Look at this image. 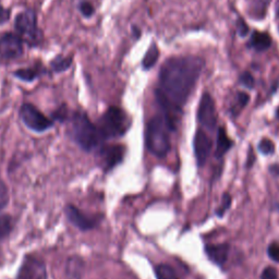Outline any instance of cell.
Here are the masks:
<instances>
[{
  "instance_id": "obj_1",
  "label": "cell",
  "mask_w": 279,
  "mask_h": 279,
  "mask_svg": "<svg viewBox=\"0 0 279 279\" xmlns=\"http://www.w3.org/2000/svg\"><path fill=\"white\" fill-rule=\"evenodd\" d=\"M203 69L204 60L198 56L171 57L160 67L155 97L173 131Z\"/></svg>"
},
{
  "instance_id": "obj_2",
  "label": "cell",
  "mask_w": 279,
  "mask_h": 279,
  "mask_svg": "<svg viewBox=\"0 0 279 279\" xmlns=\"http://www.w3.org/2000/svg\"><path fill=\"white\" fill-rule=\"evenodd\" d=\"M170 131H173L164 115L153 117L146 124L145 144L153 155L165 157L170 151Z\"/></svg>"
},
{
  "instance_id": "obj_3",
  "label": "cell",
  "mask_w": 279,
  "mask_h": 279,
  "mask_svg": "<svg viewBox=\"0 0 279 279\" xmlns=\"http://www.w3.org/2000/svg\"><path fill=\"white\" fill-rule=\"evenodd\" d=\"M71 135L82 150L91 152L95 150L105 139L97 124H94L84 113H75L71 118Z\"/></svg>"
},
{
  "instance_id": "obj_4",
  "label": "cell",
  "mask_w": 279,
  "mask_h": 279,
  "mask_svg": "<svg viewBox=\"0 0 279 279\" xmlns=\"http://www.w3.org/2000/svg\"><path fill=\"white\" fill-rule=\"evenodd\" d=\"M130 118L123 109L112 106L99 119L97 127L101 131L105 141L108 139L120 138L127 133L130 127Z\"/></svg>"
},
{
  "instance_id": "obj_5",
  "label": "cell",
  "mask_w": 279,
  "mask_h": 279,
  "mask_svg": "<svg viewBox=\"0 0 279 279\" xmlns=\"http://www.w3.org/2000/svg\"><path fill=\"white\" fill-rule=\"evenodd\" d=\"M14 30L24 43L32 48L43 43L44 35L39 28L38 15L32 9L23 10L15 15Z\"/></svg>"
},
{
  "instance_id": "obj_6",
  "label": "cell",
  "mask_w": 279,
  "mask_h": 279,
  "mask_svg": "<svg viewBox=\"0 0 279 279\" xmlns=\"http://www.w3.org/2000/svg\"><path fill=\"white\" fill-rule=\"evenodd\" d=\"M20 118L26 127L34 132H45L54 125V121L46 117L39 108L30 103H24L21 106Z\"/></svg>"
},
{
  "instance_id": "obj_7",
  "label": "cell",
  "mask_w": 279,
  "mask_h": 279,
  "mask_svg": "<svg viewBox=\"0 0 279 279\" xmlns=\"http://www.w3.org/2000/svg\"><path fill=\"white\" fill-rule=\"evenodd\" d=\"M24 41L17 33L0 34V62L17 60L23 56Z\"/></svg>"
},
{
  "instance_id": "obj_8",
  "label": "cell",
  "mask_w": 279,
  "mask_h": 279,
  "mask_svg": "<svg viewBox=\"0 0 279 279\" xmlns=\"http://www.w3.org/2000/svg\"><path fill=\"white\" fill-rule=\"evenodd\" d=\"M18 279H47L44 261L34 255L25 256L18 272Z\"/></svg>"
},
{
  "instance_id": "obj_9",
  "label": "cell",
  "mask_w": 279,
  "mask_h": 279,
  "mask_svg": "<svg viewBox=\"0 0 279 279\" xmlns=\"http://www.w3.org/2000/svg\"><path fill=\"white\" fill-rule=\"evenodd\" d=\"M125 149L122 145H105L97 152V161L105 171L112 170L122 161Z\"/></svg>"
},
{
  "instance_id": "obj_10",
  "label": "cell",
  "mask_w": 279,
  "mask_h": 279,
  "mask_svg": "<svg viewBox=\"0 0 279 279\" xmlns=\"http://www.w3.org/2000/svg\"><path fill=\"white\" fill-rule=\"evenodd\" d=\"M198 120L204 128L213 130L217 124V113L212 95L204 93L199 99L198 108Z\"/></svg>"
},
{
  "instance_id": "obj_11",
  "label": "cell",
  "mask_w": 279,
  "mask_h": 279,
  "mask_svg": "<svg viewBox=\"0 0 279 279\" xmlns=\"http://www.w3.org/2000/svg\"><path fill=\"white\" fill-rule=\"evenodd\" d=\"M66 216L69 222L76 226L78 229L87 231L95 228L98 225L99 219L94 216H89L73 205H68L66 207Z\"/></svg>"
},
{
  "instance_id": "obj_12",
  "label": "cell",
  "mask_w": 279,
  "mask_h": 279,
  "mask_svg": "<svg viewBox=\"0 0 279 279\" xmlns=\"http://www.w3.org/2000/svg\"><path fill=\"white\" fill-rule=\"evenodd\" d=\"M212 146V140L209 136L203 130H198L193 139V150L199 166H203L207 161Z\"/></svg>"
},
{
  "instance_id": "obj_13",
  "label": "cell",
  "mask_w": 279,
  "mask_h": 279,
  "mask_svg": "<svg viewBox=\"0 0 279 279\" xmlns=\"http://www.w3.org/2000/svg\"><path fill=\"white\" fill-rule=\"evenodd\" d=\"M205 252H206L208 259L212 261L214 264L222 266L228 259L229 245L226 243L209 244L205 246Z\"/></svg>"
},
{
  "instance_id": "obj_14",
  "label": "cell",
  "mask_w": 279,
  "mask_h": 279,
  "mask_svg": "<svg viewBox=\"0 0 279 279\" xmlns=\"http://www.w3.org/2000/svg\"><path fill=\"white\" fill-rule=\"evenodd\" d=\"M84 262L79 256H71L66 264V279H82Z\"/></svg>"
},
{
  "instance_id": "obj_15",
  "label": "cell",
  "mask_w": 279,
  "mask_h": 279,
  "mask_svg": "<svg viewBox=\"0 0 279 279\" xmlns=\"http://www.w3.org/2000/svg\"><path fill=\"white\" fill-rule=\"evenodd\" d=\"M249 46L256 51H265L272 46V39L271 36L265 32L254 31L249 40Z\"/></svg>"
},
{
  "instance_id": "obj_16",
  "label": "cell",
  "mask_w": 279,
  "mask_h": 279,
  "mask_svg": "<svg viewBox=\"0 0 279 279\" xmlns=\"http://www.w3.org/2000/svg\"><path fill=\"white\" fill-rule=\"evenodd\" d=\"M40 64L35 67L21 68V69H18L17 71L13 72V76L23 82H28V83L34 82L45 72L43 68H40Z\"/></svg>"
},
{
  "instance_id": "obj_17",
  "label": "cell",
  "mask_w": 279,
  "mask_h": 279,
  "mask_svg": "<svg viewBox=\"0 0 279 279\" xmlns=\"http://www.w3.org/2000/svg\"><path fill=\"white\" fill-rule=\"evenodd\" d=\"M72 64H73L72 56H65L62 54H59L52 58L49 64V67L52 72L62 73V72H66L68 69H70Z\"/></svg>"
},
{
  "instance_id": "obj_18",
  "label": "cell",
  "mask_w": 279,
  "mask_h": 279,
  "mask_svg": "<svg viewBox=\"0 0 279 279\" xmlns=\"http://www.w3.org/2000/svg\"><path fill=\"white\" fill-rule=\"evenodd\" d=\"M159 59V46L153 41L151 46L149 47V49L146 50L143 59H142V68H143V70L149 71L153 67H155Z\"/></svg>"
},
{
  "instance_id": "obj_19",
  "label": "cell",
  "mask_w": 279,
  "mask_h": 279,
  "mask_svg": "<svg viewBox=\"0 0 279 279\" xmlns=\"http://www.w3.org/2000/svg\"><path fill=\"white\" fill-rule=\"evenodd\" d=\"M234 145V142L229 139V136L226 133L224 128L218 130L217 135V144H216V156L223 157Z\"/></svg>"
},
{
  "instance_id": "obj_20",
  "label": "cell",
  "mask_w": 279,
  "mask_h": 279,
  "mask_svg": "<svg viewBox=\"0 0 279 279\" xmlns=\"http://www.w3.org/2000/svg\"><path fill=\"white\" fill-rule=\"evenodd\" d=\"M270 2L271 0H252L250 7L251 15H253L256 19H264Z\"/></svg>"
},
{
  "instance_id": "obj_21",
  "label": "cell",
  "mask_w": 279,
  "mask_h": 279,
  "mask_svg": "<svg viewBox=\"0 0 279 279\" xmlns=\"http://www.w3.org/2000/svg\"><path fill=\"white\" fill-rule=\"evenodd\" d=\"M12 231V218L8 215L0 216V242L3 241Z\"/></svg>"
},
{
  "instance_id": "obj_22",
  "label": "cell",
  "mask_w": 279,
  "mask_h": 279,
  "mask_svg": "<svg viewBox=\"0 0 279 279\" xmlns=\"http://www.w3.org/2000/svg\"><path fill=\"white\" fill-rule=\"evenodd\" d=\"M155 274L157 279H178L175 271L169 265L159 264L155 268Z\"/></svg>"
},
{
  "instance_id": "obj_23",
  "label": "cell",
  "mask_w": 279,
  "mask_h": 279,
  "mask_svg": "<svg viewBox=\"0 0 279 279\" xmlns=\"http://www.w3.org/2000/svg\"><path fill=\"white\" fill-rule=\"evenodd\" d=\"M249 101H250V96L247 95L246 93L238 92V93H237V104L234 105L233 109H231V112H233V114L235 116H237L241 112L242 108H244L246 106Z\"/></svg>"
},
{
  "instance_id": "obj_24",
  "label": "cell",
  "mask_w": 279,
  "mask_h": 279,
  "mask_svg": "<svg viewBox=\"0 0 279 279\" xmlns=\"http://www.w3.org/2000/svg\"><path fill=\"white\" fill-rule=\"evenodd\" d=\"M78 9L80 13L82 14V17L89 19L92 18L94 14H95V7L93 6L92 2L86 1V0H81L78 4Z\"/></svg>"
},
{
  "instance_id": "obj_25",
  "label": "cell",
  "mask_w": 279,
  "mask_h": 279,
  "mask_svg": "<svg viewBox=\"0 0 279 279\" xmlns=\"http://www.w3.org/2000/svg\"><path fill=\"white\" fill-rule=\"evenodd\" d=\"M259 151L264 155H271L275 152V144L271 140L263 139L259 144Z\"/></svg>"
},
{
  "instance_id": "obj_26",
  "label": "cell",
  "mask_w": 279,
  "mask_h": 279,
  "mask_svg": "<svg viewBox=\"0 0 279 279\" xmlns=\"http://www.w3.org/2000/svg\"><path fill=\"white\" fill-rule=\"evenodd\" d=\"M231 205V198L228 193H225L222 199V204L220 206L216 209V215L219 216V217H223L224 214L226 213V210L229 209Z\"/></svg>"
},
{
  "instance_id": "obj_27",
  "label": "cell",
  "mask_w": 279,
  "mask_h": 279,
  "mask_svg": "<svg viewBox=\"0 0 279 279\" xmlns=\"http://www.w3.org/2000/svg\"><path fill=\"white\" fill-rule=\"evenodd\" d=\"M9 203V191L6 184L0 181V210H2Z\"/></svg>"
},
{
  "instance_id": "obj_28",
  "label": "cell",
  "mask_w": 279,
  "mask_h": 279,
  "mask_svg": "<svg viewBox=\"0 0 279 279\" xmlns=\"http://www.w3.org/2000/svg\"><path fill=\"white\" fill-rule=\"evenodd\" d=\"M239 81H240V83L242 84V85H244L247 88H250V89L254 88L255 80H254L253 76H252L250 72L245 71L243 73H241V76L239 78Z\"/></svg>"
},
{
  "instance_id": "obj_29",
  "label": "cell",
  "mask_w": 279,
  "mask_h": 279,
  "mask_svg": "<svg viewBox=\"0 0 279 279\" xmlns=\"http://www.w3.org/2000/svg\"><path fill=\"white\" fill-rule=\"evenodd\" d=\"M267 253H268V256H270L273 261L279 263V244L278 243L274 242V243L270 244V246H268V249H267Z\"/></svg>"
},
{
  "instance_id": "obj_30",
  "label": "cell",
  "mask_w": 279,
  "mask_h": 279,
  "mask_svg": "<svg viewBox=\"0 0 279 279\" xmlns=\"http://www.w3.org/2000/svg\"><path fill=\"white\" fill-rule=\"evenodd\" d=\"M261 279H278V273L277 270L274 267H266L264 271L262 272Z\"/></svg>"
},
{
  "instance_id": "obj_31",
  "label": "cell",
  "mask_w": 279,
  "mask_h": 279,
  "mask_svg": "<svg viewBox=\"0 0 279 279\" xmlns=\"http://www.w3.org/2000/svg\"><path fill=\"white\" fill-rule=\"evenodd\" d=\"M10 17H11V9L4 8L0 4V25L7 23L10 20Z\"/></svg>"
},
{
  "instance_id": "obj_32",
  "label": "cell",
  "mask_w": 279,
  "mask_h": 279,
  "mask_svg": "<svg viewBox=\"0 0 279 279\" xmlns=\"http://www.w3.org/2000/svg\"><path fill=\"white\" fill-rule=\"evenodd\" d=\"M237 32L240 36H245L247 33H249V26L244 22L242 19H239L238 22H237Z\"/></svg>"
},
{
  "instance_id": "obj_33",
  "label": "cell",
  "mask_w": 279,
  "mask_h": 279,
  "mask_svg": "<svg viewBox=\"0 0 279 279\" xmlns=\"http://www.w3.org/2000/svg\"><path fill=\"white\" fill-rule=\"evenodd\" d=\"M55 118L58 119V120H64L66 117H67V110L65 108H59L57 110V112L55 113Z\"/></svg>"
},
{
  "instance_id": "obj_34",
  "label": "cell",
  "mask_w": 279,
  "mask_h": 279,
  "mask_svg": "<svg viewBox=\"0 0 279 279\" xmlns=\"http://www.w3.org/2000/svg\"><path fill=\"white\" fill-rule=\"evenodd\" d=\"M131 30H132V35H133V38L135 40H139L141 38V30L139 26H136V25H132V28H131Z\"/></svg>"
},
{
  "instance_id": "obj_35",
  "label": "cell",
  "mask_w": 279,
  "mask_h": 279,
  "mask_svg": "<svg viewBox=\"0 0 279 279\" xmlns=\"http://www.w3.org/2000/svg\"><path fill=\"white\" fill-rule=\"evenodd\" d=\"M270 170L272 173H274V175H276V176H279V165H274L270 168Z\"/></svg>"
},
{
  "instance_id": "obj_36",
  "label": "cell",
  "mask_w": 279,
  "mask_h": 279,
  "mask_svg": "<svg viewBox=\"0 0 279 279\" xmlns=\"http://www.w3.org/2000/svg\"><path fill=\"white\" fill-rule=\"evenodd\" d=\"M277 117H278V118H279V108H278V109H277Z\"/></svg>"
},
{
  "instance_id": "obj_37",
  "label": "cell",
  "mask_w": 279,
  "mask_h": 279,
  "mask_svg": "<svg viewBox=\"0 0 279 279\" xmlns=\"http://www.w3.org/2000/svg\"><path fill=\"white\" fill-rule=\"evenodd\" d=\"M278 31H279V28H278Z\"/></svg>"
}]
</instances>
